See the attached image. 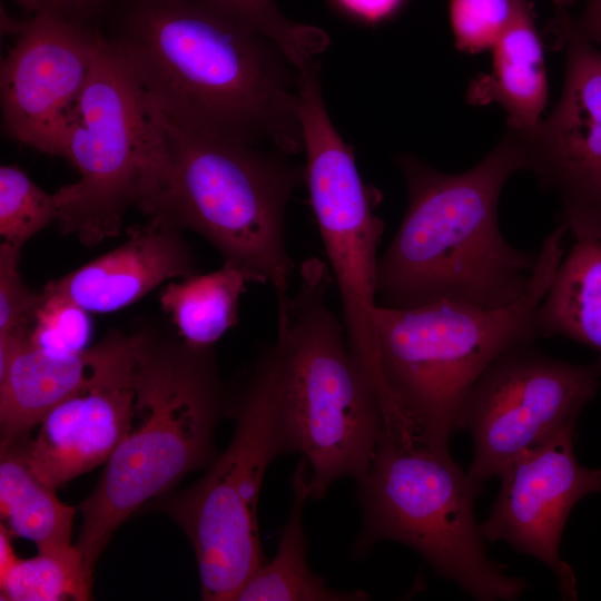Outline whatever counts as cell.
Here are the masks:
<instances>
[{
    "instance_id": "3",
    "label": "cell",
    "mask_w": 601,
    "mask_h": 601,
    "mask_svg": "<svg viewBox=\"0 0 601 601\" xmlns=\"http://www.w3.org/2000/svg\"><path fill=\"white\" fill-rule=\"evenodd\" d=\"M149 105L154 141L138 207L196 231L224 264L285 300L295 273L285 217L304 167L277 149L180 125Z\"/></svg>"
},
{
    "instance_id": "2",
    "label": "cell",
    "mask_w": 601,
    "mask_h": 601,
    "mask_svg": "<svg viewBox=\"0 0 601 601\" xmlns=\"http://www.w3.org/2000/svg\"><path fill=\"white\" fill-rule=\"evenodd\" d=\"M395 161L407 206L378 259L377 303L412 308L454 302L495 309L520 299L538 254L510 244L499 224L506 181L528 170L519 131L506 127L480 162L459 174L440 171L413 155Z\"/></svg>"
},
{
    "instance_id": "7",
    "label": "cell",
    "mask_w": 601,
    "mask_h": 601,
    "mask_svg": "<svg viewBox=\"0 0 601 601\" xmlns=\"http://www.w3.org/2000/svg\"><path fill=\"white\" fill-rule=\"evenodd\" d=\"M363 525L353 553L381 541L412 548L442 578L480 601H511L528 588L487 554L474 514L481 484L411 430L383 431L366 474L357 481Z\"/></svg>"
},
{
    "instance_id": "11",
    "label": "cell",
    "mask_w": 601,
    "mask_h": 601,
    "mask_svg": "<svg viewBox=\"0 0 601 601\" xmlns=\"http://www.w3.org/2000/svg\"><path fill=\"white\" fill-rule=\"evenodd\" d=\"M601 362L578 365L542 353L533 343L500 354L472 384L455 431L470 433L469 475L483 484L562 427L577 423L600 385Z\"/></svg>"
},
{
    "instance_id": "28",
    "label": "cell",
    "mask_w": 601,
    "mask_h": 601,
    "mask_svg": "<svg viewBox=\"0 0 601 601\" xmlns=\"http://www.w3.org/2000/svg\"><path fill=\"white\" fill-rule=\"evenodd\" d=\"M20 248L0 245V339L29 335L41 292H31L19 273Z\"/></svg>"
},
{
    "instance_id": "21",
    "label": "cell",
    "mask_w": 601,
    "mask_h": 601,
    "mask_svg": "<svg viewBox=\"0 0 601 601\" xmlns=\"http://www.w3.org/2000/svg\"><path fill=\"white\" fill-rule=\"evenodd\" d=\"M249 283L254 279L247 272L224 264L167 285L160 303L185 344L206 349L238 323L239 299Z\"/></svg>"
},
{
    "instance_id": "4",
    "label": "cell",
    "mask_w": 601,
    "mask_h": 601,
    "mask_svg": "<svg viewBox=\"0 0 601 601\" xmlns=\"http://www.w3.org/2000/svg\"><path fill=\"white\" fill-rule=\"evenodd\" d=\"M333 284L327 263L305 259L295 290L277 303L272 345L290 454L306 460L316 500L343 477L361 480L382 435L377 392L328 303Z\"/></svg>"
},
{
    "instance_id": "31",
    "label": "cell",
    "mask_w": 601,
    "mask_h": 601,
    "mask_svg": "<svg viewBox=\"0 0 601 601\" xmlns=\"http://www.w3.org/2000/svg\"><path fill=\"white\" fill-rule=\"evenodd\" d=\"M105 0H50L51 9L69 19L87 22L99 11Z\"/></svg>"
},
{
    "instance_id": "17",
    "label": "cell",
    "mask_w": 601,
    "mask_h": 601,
    "mask_svg": "<svg viewBox=\"0 0 601 601\" xmlns=\"http://www.w3.org/2000/svg\"><path fill=\"white\" fill-rule=\"evenodd\" d=\"M124 244L49 282L43 289L58 293L86 312L124 308L161 283L194 275L195 263L180 228L150 217L128 230Z\"/></svg>"
},
{
    "instance_id": "6",
    "label": "cell",
    "mask_w": 601,
    "mask_h": 601,
    "mask_svg": "<svg viewBox=\"0 0 601 601\" xmlns=\"http://www.w3.org/2000/svg\"><path fill=\"white\" fill-rule=\"evenodd\" d=\"M230 410L210 348L156 349L147 343L136 384L138 421L108 460L92 493L79 505L78 543L88 569L115 530L146 501L217 457L214 431Z\"/></svg>"
},
{
    "instance_id": "16",
    "label": "cell",
    "mask_w": 601,
    "mask_h": 601,
    "mask_svg": "<svg viewBox=\"0 0 601 601\" xmlns=\"http://www.w3.org/2000/svg\"><path fill=\"white\" fill-rule=\"evenodd\" d=\"M136 384L99 385L49 410L36 437L16 443L32 473L56 489L107 463L132 426Z\"/></svg>"
},
{
    "instance_id": "34",
    "label": "cell",
    "mask_w": 601,
    "mask_h": 601,
    "mask_svg": "<svg viewBox=\"0 0 601 601\" xmlns=\"http://www.w3.org/2000/svg\"><path fill=\"white\" fill-rule=\"evenodd\" d=\"M573 1H575V0H553V2H554L559 8H565L568 4L572 3Z\"/></svg>"
},
{
    "instance_id": "23",
    "label": "cell",
    "mask_w": 601,
    "mask_h": 601,
    "mask_svg": "<svg viewBox=\"0 0 601 601\" xmlns=\"http://www.w3.org/2000/svg\"><path fill=\"white\" fill-rule=\"evenodd\" d=\"M29 559H18L0 577L1 600L85 601L90 597L92 572L77 545L61 544L38 549Z\"/></svg>"
},
{
    "instance_id": "22",
    "label": "cell",
    "mask_w": 601,
    "mask_h": 601,
    "mask_svg": "<svg viewBox=\"0 0 601 601\" xmlns=\"http://www.w3.org/2000/svg\"><path fill=\"white\" fill-rule=\"evenodd\" d=\"M55 490L32 473L17 444L1 447L0 512L12 536L38 549L70 543L77 508L62 503Z\"/></svg>"
},
{
    "instance_id": "5",
    "label": "cell",
    "mask_w": 601,
    "mask_h": 601,
    "mask_svg": "<svg viewBox=\"0 0 601 601\" xmlns=\"http://www.w3.org/2000/svg\"><path fill=\"white\" fill-rule=\"evenodd\" d=\"M566 233L561 223L543 239L529 289L505 307L377 304L373 325L382 380L393 415L418 437L449 447L461 402L481 373L504 351L540 337L536 312L564 257Z\"/></svg>"
},
{
    "instance_id": "10",
    "label": "cell",
    "mask_w": 601,
    "mask_h": 601,
    "mask_svg": "<svg viewBox=\"0 0 601 601\" xmlns=\"http://www.w3.org/2000/svg\"><path fill=\"white\" fill-rule=\"evenodd\" d=\"M304 183L341 298L349 347L374 386L382 384L373 313L377 306L378 246L384 221L376 214L382 193L366 184L354 149L345 142L326 109L322 90L300 96Z\"/></svg>"
},
{
    "instance_id": "24",
    "label": "cell",
    "mask_w": 601,
    "mask_h": 601,
    "mask_svg": "<svg viewBox=\"0 0 601 601\" xmlns=\"http://www.w3.org/2000/svg\"><path fill=\"white\" fill-rule=\"evenodd\" d=\"M230 16L270 39L299 71L331 43L321 28L288 19L275 0H194Z\"/></svg>"
},
{
    "instance_id": "26",
    "label": "cell",
    "mask_w": 601,
    "mask_h": 601,
    "mask_svg": "<svg viewBox=\"0 0 601 601\" xmlns=\"http://www.w3.org/2000/svg\"><path fill=\"white\" fill-rule=\"evenodd\" d=\"M529 0H450L455 47L466 53L491 50Z\"/></svg>"
},
{
    "instance_id": "18",
    "label": "cell",
    "mask_w": 601,
    "mask_h": 601,
    "mask_svg": "<svg viewBox=\"0 0 601 601\" xmlns=\"http://www.w3.org/2000/svg\"><path fill=\"white\" fill-rule=\"evenodd\" d=\"M491 50V70L470 82L466 101L474 106L496 104L506 114V127L533 129L543 118L549 91L544 50L531 2Z\"/></svg>"
},
{
    "instance_id": "15",
    "label": "cell",
    "mask_w": 601,
    "mask_h": 601,
    "mask_svg": "<svg viewBox=\"0 0 601 601\" xmlns=\"http://www.w3.org/2000/svg\"><path fill=\"white\" fill-rule=\"evenodd\" d=\"M146 346L144 336L119 332L68 354L46 352L29 335L0 342L1 447L27 439L49 410L79 392L136 384Z\"/></svg>"
},
{
    "instance_id": "32",
    "label": "cell",
    "mask_w": 601,
    "mask_h": 601,
    "mask_svg": "<svg viewBox=\"0 0 601 601\" xmlns=\"http://www.w3.org/2000/svg\"><path fill=\"white\" fill-rule=\"evenodd\" d=\"M12 534L3 523L0 526V577H3L18 561L11 544Z\"/></svg>"
},
{
    "instance_id": "29",
    "label": "cell",
    "mask_w": 601,
    "mask_h": 601,
    "mask_svg": "<svg viewBox=\"0 0 601 601\" xmlns=\"http://www.w3.org/2000/svg\"><path fill=\"white\" fill-rule=\"evenodd\" d=\"M577 31L601 49V0H585L578 16H571Z\"/></svg>"
},
{
    "instance_id": "25",
    "label": "cell",
    "mask_w": 601,
    "mask_h": 601,
    "mask_svg": "<svg viewBox=\"0 0 601 601\" xmlns=\"http://www.w3.org/2000/svg\"><path fill=\"white\" fill-rule=\"evenodd\" d=\"M56 195L36 185L14 165L0 167V235L2 242L22 248L23 244L57 220Z\"/></svg>"
},
{
    "instance_id": "19",
    "label": "cell",
    "mask_w": 601,
    "mask_h": 601,
    "mask_svg": "<svg viewBox=\"0 0 601 601\" xmlns=\"http://www.w3.org/2000/svg\"><path fill=\"white\" fill-rule=\"evenodd\" d=\"M311 497L309 469L300 460L292 476V505L280 531L277 550L245 582L235 601H359L363 591H339L308 566L307 543L303 525L305 502Z\"/></svg>"
},
{
    "instance_id": "20",
    "label": "cell",
    "mask_w": 601,
    "mask_h": 601,
    "mask_svg": "<svg viewBox=\"0 0 601 601\" xmlns=\"http://www.w3.org/2000/svg\"><path fill=\"white\" fill-rule=\"evenodd\" d=\"M540 337L584 344L601 362V240L577 239L536 312Z\"/></svg>"
},
{
    "instance_id": "13",
    "label": "cell",
    "mask_w": 601,
    "mask_h": 601,
    "mask_svg": "<svg viewBox=\"0 0 601 601\" xmlns=\"http://www.w3.org/2000/svg\"><path fill=\"white\" fill-rule=\"evenodd\" d=\"M101 36L52 9L21 23L0 65L2 129L9 138L60 157Z\"/></svg>"
},
{
    "instance_id": "9",
    "label": "cell",
    "mask_w": 601,
    "mask_h": 601,
    "mask_svg": "<svg viewBox=\"0 0 601 601\" xmlns=\"http://www.w3.org/2000/svg\"><path fill=\"white\" fill-rule=\"evenodd\" d=\"M154 141L147 96L118 46L101 36L61 155L79 179L59 188L57 221L90 246L117 236L138 206Z\"/></svg>"
},
{
    "instance_id": "14",
    "label": "cell",
    "mask_w": 601,
    "mask_h": 601,
    "mask_svg": "<svg viewBox=\"0 0 601 601\" xmlns=\"http://www.w3.org/2000/svg\"><path fill=\"white\" fill-rule=\"evenodd\" d=\"M577 423L525 451L497 477L499 494L480 524L485 542L504 541L544 563L564 600H577V579L560 555V542L573 506L601 492V469L582 466L573 449Z\"/></svg>"
},
{
    "instance_id": "12",
    "label": "cell",
    "mask_w": 601,
    "mask_h": 601,
    "mask_svg": "<svg viewBox=\"0 0 601 601\" xmlns=\"http://www.w3.org/2000/svg\"><path fill=\"white\" fill-rule=\"evenodd\" d=\"M553 27L565 53L560 98L536 127L518 131L528 170L558 196L568 231L601 240V49L577 31L565 8Z\"/></svg>"
},
{
    "instance_id": "8",
    "label": "cell",
    "mask_w": 601,
    "mask_h": 601,
    "mask_svg": "<svg viewBox=\"0 0 601 601\" xmlns=\"http://www.w3.org/2000/svg\"><path fill=\"white\" fill-rule=\"evenodd\" d=\"M230 411L236 425L225 452L198 482L161 503L191 542L207 601L235 600L266 561L257 522L259 493L268 466L290 454L272 345L258 356Z\"/></svg>"
},
{
    "instance_id": "1",
    "label": "cell",
    "mask_w": 601,
    "mask_h": 601,
    "mask_svg": "<svg viewBox=\"0 0 601 601\" xmlns=\"http://www.w3.org/2000/svg\"><path fill=\"white\" fill-rule=\"evenodd\" d=\"M109 38L171 120L304 151L299 71L252 27L194 0H131Z\"/></svg>"
},
{
    "instance_id": "30",
    "label": "cell",
    "mask_w": 601,
    "mask_h": 601,
    "mask_svg": "<svg viewBox=\"0 0 601 601\" xmlns=\"http://www.w3.org/2000/svg\"><path fill=\"white\" fill-rule=\"evenodd\" d=\"M344 8L367 21H377L391 14L402 0H337Z\"/></svg>"
},
{
    "instance_id": "27",
    "label": "cell",
    "mask_w": 601,
    "mask_h": 601,
    "mask_svg": "<svg viewBox=\"0 0 601 601\" xmlns=\"http://www.w3.org/2000/svg\"><path fill=\"white\" fill-rule=\"evenodd\" d=\"M89 335L85 309L58 293L42 289L29 334L35 346L55 354L73 353L86 348Z\"/></svg>"
},
{
    "instance_id": "33",
    "label": "cell",
    "mask_w": 601,
    "mask_h": 601,
    "mask_svg": "<svg viewBox=\"0 0 601 601\" xmlns=\"http://www.w3.org/2000/svg\"><path fill=\"white\" fill-rule=\"evenodd\" d=\"M31 16L51 9L50 0H10Z\"/></svg>"
}]
</instances>
